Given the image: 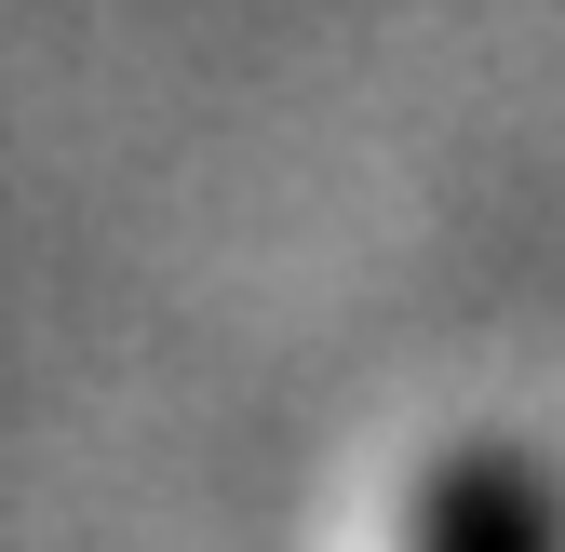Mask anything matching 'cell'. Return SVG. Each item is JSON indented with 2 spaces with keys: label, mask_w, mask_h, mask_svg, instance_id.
Segmentation results:
<instances>
[{
  "label": "cell",
  "mask_w": 565,
  "mask_h": 552,
  "mask_svg": "<svg viewBox=\"0 0 565 552\" xmlns=\"http://www.w3.org/2000/svg\"><path fill=\"white\" fill-rule=\"evenodd\" d=\"M417 552H565V526L512 445H458L431 471V499H417Z\"/></svg>",
  "instance_id": "6da1fadb"
}]
</instances>
